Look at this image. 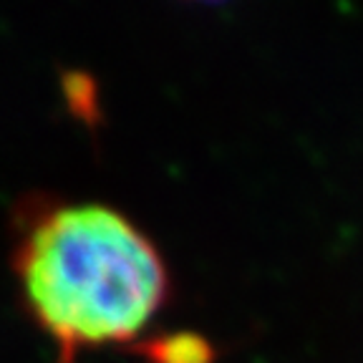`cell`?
Masks as SVG:
<instances>
[{"label": "cell", "mask_w": 363, "mask_h": 363, "mask_svg": "<svg viewBox=\"0 0 363 363\" xmlns=\"http://www.w3.org/2000/svg\"><path fill=\"white\" fill-rule=\"evenodd\" d=\"M18 275L30 313L66 351L136 338L167 295L157 247L104 204L40 217L21 242Z\"/></svg>", "instance_id": "6da1fadb"}]
</instances>
